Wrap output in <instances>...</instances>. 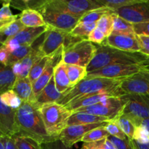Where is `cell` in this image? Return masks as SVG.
Returning a JSON list of instances; mask_svg holds the SVG:
<instances>
[{"label":"cell","mask_w":149,"mask_h":149,"mask_svg":"<svg viewBox=\"0 0 149 149\" xmlns=\"http://www.w3.org/2000/svg\"><path fill=\"white\" fill-rule=\"evenodd\" d=\"M123 79H112L101 77L85 78L64 93L58 103L66 106L82 97L99 94H108L115 97H120L125 95L121 87Z\"/></svg>","instance_id":"6da1fadb"},{"label":"cell","mask_w":149,"mask_h":149,"mask_svg":"<svg viewBox=\"0 0 149 149\" xmlns=\"http://www.w3.org/2000/svg\"><path fill=\"white\" fill-rule=\"evenodd\" d=\"M15 125L17 133L15 135L29 137L42 144L58 140L48 135L38 108L29 101L23 102L16 110Z\"/></svg>","instance_id":"7a4b0ae2"},{"label":"cell","mask_w":149,"mask_h":149,"mask_svg":"<svg viewBox=\"0 0 149 149\" xmlns=\"http://www.w3.org/2000/svg\"><path fill=\"white\" fill-rule=\"evenodd\" d=\"M141 52H127L106 45H97V51L87 67L88 73L113 64H141L148 59Z\"/></svg>","instance_id":"3957f363"},{"label":"cell","mask_w":149,"mask_h":149,"mask_svg":"<svg viewBox=\"0 0 149 149\" xmlns=\"http://www.w3.org/2000/svg\"><path fill=\"white\" fill-rule=\"evenodd\" d=\"M48 135L55 139L67 127V122L73 112L58 103H47L38 108Z\"/></svg>","instance_id":"277c9868"},{"label":"cell","mask_w":149,"mask_h":149,"mask_svg":"<svg viewBox=\"0 0 149 149\" xmlns=\"http://www.w3.org/2000/svg\"><path fill=\"white\" fill-rule=\"evenodd\" d=\"M97 51V45L88 39H81L64 47L63 61L67 65L85 67L90 64Z\"/></svg>","instance_id":"5b68a950"},{"label":"cell","mask_w":149,"mask_h":149,"mask_svg":"<svg viewBox=\"0 0 149 149\" xmlns=\"http://www.w3.org/2000/svg\"><path fill=\"white\" fill-rule=\"evenodd\" d=\"M122 97L125 105L121 114L128 118L135 127L141 121L149 119V96L125 94Z\"/></svg>","instance_id":"8992f818"},{"label":"cell","mask_w":149,"mask_h":149,"mask_svg":"<svg viewBox=\"0 0 149 149\" xmlns=\"http://www.w3.org/2000/svg\"><path fill=\"white\" fill-rule=\"evenodd\" d=\"M79 40L81 39L74 37L70 33L47 26L43 42L38 49L44 56H50L61 47H66Z\"/></svg>","instance_id":"52a82bcc"},{"label":"cell","mask_w":149,"mask_h":149,"mask_svg":"<svg viewBox=\"0 0 149 149\" xmlns=\"http://www.w3.org/2000/svg\"><path fill=\"white\" fill-rule=\"evenodd\" d=\"M44 7L56 11L81 16L103 6L97 0H46Z\"/></svg>","instance_id":"ba28073f"},{"label":"cell","mask_w":149,"mask_h":149,"mask_svg":"<svg viewBox=\"0 0 149 149\" xmlns=\"http://www.w3.org/2000/svg\"><path fill=\"white\" fill-rule=\"evenodd\" d=\"M125 105V100L122 96L120 97H110L107 100L97 103L93 106L82 108L75 112H83L96 116H103L109 120H114L122 113Z\"/></svg>","instance_id":"9c48e42d"},{"label":"cell","mask_w":149,"mask_h":149,"mask_svg":"<svg viewBox=\"0 0 149 149\" xmlns=\"http://www.w3.org/2000/svg\"><path fill=\"white\" fill-rule=\"evenodd\" d=\"M42 15L47 26L71 33V31L80 22L81 16L73 15L68 13L51 10L42 6L39 10Z\"/></svg>","instance_id":"30bf717a"},{"label":"cell","mask_w":149,"mask_h":149,"mask_svg":"<svg viewBox=\"0 0 149 149\" xmlns=\"http://www.w3.org/2000/svg\"><path fill=\"white\" fill-rule=\"evenodd\" d=\"M142 71L143 68L140 64H113L88 73L86 78L101 77L112 79H126L138 74Z\"/></svg>","instance_id":"8fae6325"},{"label":"cell","mask_w":149,"mask_h":149,"mask_svg":"<svg viewBox=\"0 0 149 149\" xmlns=\"http://www.w3.org/2000/svg\"><path fill=\"white\" fill-rule=\"evenodd\" d=\"M114 13L132 24L147 23L149 22V0H138L135 4L118 9Z\"/></svg>","instance_id":"7c38bea8"},{"label":"cell","mask_w":149,"mask_h":149,"mask_svg":"<svg viewBox=\"0 0 149 149\" xmlns=\"http://www.w3.org/2000/svg\"><path fill=\"white\" fill-rule=\"evenodd\" d=\"M64 47H60L55 53L50 55V60L48 63L47 65L45 68V71L42 74V75L38 78L37 80L32 84V95L31 97L29 102H33L37 96L40 94L44 88L46 87L49 82L52 78L53 77L54 71H55V67L58 64L63 60V51Z\"/></svg>","instance_id":"4fadbf2b"},{"label":"cell","mask_w":149,"mask_h":149,"mask_svg":"<svg viewBox=\"0 0 149 149\" xmlns=\"http://www.w3.org/2000/svg\"><path fill=\"white\" fill-rule=\"evenodd\" d=\"M103 45L122 51L141 52V47L138 35L133 33H122L112 32L103 42Z\"/></svg>","instance_id":"5bb4252c"},{"label":"cell","mask_w":149,"mask_h":149,"mask_svg":"<svg viewBox=\"0 0 149 149\" xmlns=\"http://www.w3.org/2000/svg\"><path fill=\"white\" fill-rule=\"evenodd\" d=\"M108 122L90 125H77L67 126L59 135V140L68 148H72L77 143L81 141V138L90 131L96 128L104 127Z\"/></svg>","instance_id":"9a60e30c"},{"label":"cell","mask_w":149,"mask_h":149,"mask_svg":"<svg viewBox=\"0 0 149 149\" xmlns=\"http://www.w3.org/2000/svg\"><path fill=\"white\" fill-rule=\"evenodd\" d=\"M121 87L125 94L149 96V72L143 70L138 74L124 79Z\"/></svg>","instance_id":"2e32d148"},{"label":"cell","mask_w":149,"mask_h":149,"mask_svg":"<svg viewBox=\"0 0 149 149\" xmlns=\"http://www.w3.org/2000/svg\"><path fill=\"white\" fill-rule=\"evenodd\" d=\"M15 111L4 105L0 98V130L5 135L13 137L17 133Z\"/></svg>","instance_id":"e0dca14e"},{"label":"cell","mask_w":149,"mask_h":149,"mask_svg":"<svg viewBox=\"0 0 149 149\" xmlns=\"http://www.w3.org/2000/svg\"><path fill=\"white\" fill-rule=\"evenodd\" d=\"M62 95L63 94L59 93L57 90L54 78L52 77L47 85L42 90L40 94L35 99L34 101L31 102V103L39 108L42 105L47 104V103H58L62 97Z\"/></svg>","instance_id":"ac0fdd59"},{"label":"cell","mask_w":149,"mask_h":149,"mask_svg":"<svg viewBox=\"0 0 149 149\" xmlns=\"http://www.w3.org/2000/svg\"><path fill=\"white\" fill-rule=\"evenodd\" d=\"M47 26L42 27H25L15 36H13L20 46H31L32 44L46 32Z\"/></svg>","instance_id":"d6986e66"},{"label":"cell","mask_w":149,"mask_h":149,"mask_svg":"<svg viewBox=\"0 0 149 149\" xmlns=\"http://www.w3.org/2000/svg\"><path fill=\"white\" fill-rule=\"evenodd\" d=\"M53 78L55 87L58 91L61 94H63L64 93L72 88L67 74L66 64L63 61V60L55 67Z\"/></svg>","instance_id":"ffe728a7"},{"label":"cell","mask_w":149,"mask_h":149,"mask_svg":"<svg viewBox=\"0 0 149 149\" xmlns=\"http://www.w3.org/2000/svg\"><path fill=\"white\" fill-rule=\"evenodd\" d=\"M19 19L25 27L36 28L47 26L40 12L33 9H27L19 14Z\"/></svg>","instance_id":"44dd1931"},{"label":"cell","mask_w":149,"mask_h":149,"mask_svg":"<svg viewBox=\"0 0 149 149\" xmlns=\"http://www.w3.org/2000/svg\"><path fill=\"white\" fill-rule=\"evenodd\" d=\"M109 119L103 116H96L83 112L73 113L67 122V126L77 125H90V124L102 123L109 122Z\"/></svg>","instance_id":"7402d4cb"},{"label":"cell","mask_w":149,"mask_h":149,"mask_svg":"<svg viewBox=\"0 0 149 149\" xmlns=\"http://www.w3.org/2000/svg\"><path fill=\"white\" fill-rule=\"evenodd\" d=\"M110 97H113V96L108 94H99L87 96V97H82V98L79 99V100H77V101L73 102V103H69V104L66 105L65 106H66L69 110H71L74 113V111H76L78 109L95 105L97 103H99L100 102H103L104 100H107ZM113 97H115V96H113Z\"/></svg>","instance_id":"603a6c76"},{"label":"cell","mask_w":149,"mask_h":149,"mask_svg":"<svg viewBox=\"0 0 149 149\" xmlns=\"http://www.w3.org/2000/svg\"><path fill=\"white\" fill-rule=\"evenodd\" d=\"M16 79L11 66L0 63V95L13 90Z\"/></svg>","instance_id":"cb8c5ba5"},{"label":"cell","mask_w":149,"mask_h":149,"mask_svg":"<svg viewBox=\"0 0 149 149\" xmlns=\"http://www.w3.org/2000/svg\"><path fill=\"white\" fill-rule=\"evenodd\" d=\"M13 90L20 97L23 102H28L32 95V83L29 77L17 78Z\"/></svg>","instance_id":"d4e9b609"},{"label":"cell","mask_w":149,"mask_h":149,"mask_svg":"<svg viewBox=\"0 0 149 149\" xmlns=\"http://www.w3.org/2000/svg\"><path fill=\"white\" fill-rule=\"evenodd\" d=\"M66 71L71 87H74L87 77V68L79 65H67Z\"/></svg>","instance_id":"484cf974"},{"label":"cell","mask_w":149,"mask_h":149,"mask_svg":"<svg viewBox=\"0 0 149 149\" xmlns=\"http://www.w3.org/2000/svg\"><path fill=\"white\" fill-rule=\"evenodd\" d=\"M42 57H44V55L39 52V49H34L30 55L26 57L23 61H20L21 63V73L17 78L29 77V74L33 64Z\"/></svg>","instance_id":"4316f807"},{"label":"cell","mask_w":149,"mask_h":149,"mask_svg":"<svg viewBox=\"0 0 149 149\" xmlns=\"http://www.w3.org/2000/svg\"><path fill=\"white\" fill-rule=\"evenodd\" d=\"M25 28L23 23L18 18L15 20L12 23L9 24L6 27L3 28L0 30V42L2 45L7 39L15 36L20 31Z\"/></svg>","instance_id":"83f0119b"},{"label":"cell","mask_w":149,"mask_h":149,"mask_svg":"<svg viewBox=\"0 0 149 149\" xmlns=\"http://www.w3.org/2000/svg\"><path fill=\"white\" fill-rule=\"evenodd\" d=\"M10 7V1H2V6L0 8V30L19 17V15L13 14Z\"/></svg>","instance_id":"f1b7e54d"},{"label":"cell","mask_w":149,"mask_h":149,"mask_svg":"<svg viewBox=\"0 0 149 149\" xmlns=\"http://www.w3.org/2000/svg\"><path fill=\"white\" fill-rule=\"evenodd\" d=\"M113 32L122 33H133L134 31L133 24L127 21L122 17L118 15L113 12Z\"/></svg>","instance_id":"f546056e"},{"label":"cell","mask_w":149,"mask_h":149,"mask_svg":"<svg viewBox=\"0 0 149 149\" xmlns=\"http://www.w3.org/2000/svg\"><path fill=\"white\" fill-rule=\"evenodd\" d=\"M95 29H96L95 23H90L79 22L70 33L74 37L79 38L81 39H87L89 35Z\"/></svg>","instance_id":"4dcf8cb0"},{"label":"cell","mask_w":149,"mask_h":149,"mask_svg":"<svg viewBox=\"0 0 149 149\" xmlns=\"http://www.w3.org/2000/svg\"><path fill=\"white\" fill-rule=\"evenodd\" d=\"M49 60H50V56H44L41 58L40 59L38 60L33 64L29 74V78L30 81H31L32 84L36 80H37L38 78L42 75L46 66L47 65Z\"/></svg>","instance_id":"1f68e13d"},{"label":"cell","mask_w":149,"mask_h":149,"mask_svg":"<svg viewBox=\"0 0 149 149\" xmlns=\"http://www.w3.org/2000/svg\"><path fill=\"white\" fill-rule=\"evenodd\" d=\"M0 98L4 105L15 111L18 109L23 103L20 97L13 90H8L0 95Z\"/></svg>","instance_id":"d6a6232c"},{"label":"cell","mask_w":149,"mask_h":149,"mask_svg":"<svg viewBox=\"0 0 149 149\" xmlns=\"http://www.w3.org/2000/svg\"><path fill=\"white\" fill-rule=\"evenodd\" d=\"M113 12L109 13L103 15L96 23V28L101 31L106 38L110 36L113 32Z\"/></svg>","instance_id":"836d02e7"},{"label":"cell","mask_w":149,"mask_h":149,"mask_svg":"<svg viewBox=\"0 0 149 149\" xmlns=\"http://www.w3.org/2000/svg\"><path fill=\"white\" fill-rule=\"evenodd\" d=\"M113 121L117 124L119 128L129 139H132L136 127L128 118L120 114Z\"/></svg>","instance_id":"e575fe53"},{"label":"cell","mask_w":149,"mask_h":149,"mask_svg":"<svg viewBox=\"0 0 149 149\" xmlns=\"http://www.w3.org/2000/svg\"><path fill=\"white\" fill-rule=\"evenodd\" d=\"M112 10H111L110 9L107 8V7H102L100 8L96 9V10H93L92 11L88 12L86 14H84V15L81 17L80 22L81 23H97V22L103 17V15H105L106 14L109 13H111Z\"/></svg>","instance_id":"d590c367"},{"label":"cell","mask_w":149,"mask_h":149,"mask_svg":"<svg viewBox=\"0 0 149 149\" xmlns=\"http://www.w3.org/2000/svg\"><path fill=\"white\" fill-rule=\"evenodd\" d=\"M18 149H42V143L33 138L25 136H13Z\"/></svg>","instance_id":"8d00e7d4"},{"label":"cell","mask_w":149,"mask_h":149,"mask_svg":"<svg viewBox=\"0 0 149 149\" xmlns=\"http://www.w3.org/2000/svg\"><path fill=\"white\" fill-rule=\"evenodd\" d=\"M33 49H34V48L32 47L31 46H20L16 50L10 53L8 65L12 66L15 63L23 61L26 57H27L28 55L31 53Z\"/></svg>","instance_id":"74e56055"},{"label":"cell","mask_w":149,"mask_h":149,"mask_svg":"<svg viewBox=\"0 0 149 149\" xmlns=\"http://www.w3.org/2000/svg\"><path fill=\"white\" fill-rule=\"evenodd\" d=\"M110 136L109 132L106 131L104 127L96 128L87 132L82 138L81 141L83 143H92L95 141H101V140L108 138Z\"/></svg>","instance_id":"f35d334b"},{"label":"cell","mask_w":149,"mask_h":149,"mask_svg":"<svg viewBox=\"0 0 149 149\" xmlns=\"http://www.w3.org/2000/svg\"><path fill=\"white\" fill-rule=\"evenodd\" d=\"M103 7H107L114 12L122 7H127L137 2L138 0H97Z\"/></svg>","instance_id":"ab89813d"},{"label":"cell","mask_w":149,"mask_h":149,"mask_svg":"<svg viewBox=\"0 0 149 149\" xmlns=\"http://www.w3.org/2000/svg\"><path fill=\"white\" fill-rule=\"evenodd\" d=\"M81 149H116L109 138L92 143H84Z\"/></svg>","instance_id":"60d3db41"},{"label":"cell","mask_w":149,"mask_h":149,"mask_svg":"<svg viewBox=\"0 0 149 149\" xmlns=\"http://www.w3.org/2000/svg\"><path fill=\"white\" fill-rule=\"evenodd\" d=\"M104 128L109 132L111 136H113L121 140H125L127 138V137L125 135V134L122 132V130L119 128L117 124L113 120L108 122L104 126Z\"/></svg>","instance_id":"b9f144b4"},{"label":"cell","mask_w":149,"mask_h":149,"mask_svg":"<svg viewBox=\"0 0 149 149\" xmlns=\"http://www.w3.org/2000/svg\"><path fill=\"white\" fill-rule=\"evenodd\" d=\"M132 140H134L140 143H149V131L141 125L136 127Z\"/></svg>","instance_id":"7bdbcfd3"},{"label":"cell","mask_w":149,"mask_h":149,"mask_svg":"<svg viewBox=\"0 0 149 149\" xmlns=\"http://www.w3.org/2000/svg\"><path fill=\"white\" fill-rule=\"evenodd\" d=\"M108 138L110 140L116 149H135L131 143L130 139L128 138L125 140H121L110 135Z\"/></svg>","instance_id":"ee69618b"},{"label":"cell","mask_w":149,"mask_h":149,"mask_svg":"<svg viewBox=\"0 0 149 149\" xmlns=\"http://www.w3.org/2000/svg\"><path fill=\"white\" fill-rule=\"evenodd\" d=\"M106 39V36H105L104 33L101 31L99 30L98 29H95L93 31L90 33V34L89 35L88 39L90 42L95 44V45H103V42H105Z\"/></svg>","instance_id":"f6af8a7d"},{"label":"cell","mask_w":149,"mask_h":149,"mask_svg":"<svg viewBox=\"0 0 149 149\" xmlns=\"http://www.w3.org/2000/svg\"><path fill=\"white\" fill-rule=\"evenodd\" d=\"M134 31L137 35L149 36V22L133 24Z\"/></svg>","instance_id":"bcb514c9"},{"label":"cell","mask_w":149,"mask_h":149,"mask_svg":"<svg viewBox=\"0 0 149 149\" xmlns=\"http://www.w3.org/2000/svg\"><path fill=\"white\" fill-rule=\"evenodd\" d=\"M42 149H72L65 146L61 140L58 139L51 142L42 144Z\"/></svg>","instance_id":"7dc6e473"},{"label":"cell","mask_w":149,"mask_h":149,"mask_svg":"<svg viewBox=\"0 0 149 149\" xmlns=\"http://www.w3.org/2000/svg\"><path fill=\"white\" fill-rule=\"evenodd\" d=\"M140 44H141V52L149 58V36L138 35Z\"/></svg>","instance_id":"c3c4849f"},{"label":"cell","mask_w":149,"mask_h":149,"mask_svg":"<svg viewBox=\"0 0 149 149\" xmlns=\"http://www.w3.org/2000/svg\"><path fill=\"white\" fill-rule=\"evenodd\" d=\"M10 52L7 49L4 45L0 46V63L4 65H8L9 58Z\"/></svg>","instance_id":"681fc988"},{"label":"cell","mask_w":149,"mask_h":149,"mask_svg":"<svg viewBox=\"0 0 149 149\" xmlns=\"http://www.w3.org/2000/svg\"><path fill=\"white\" fill-rule=\"evenodd\" d=\"M5 149H18L16 146L15 140L13 137L8 135H4L1 137Z\"/></svg>","instance_id":"f907efd6"},{"label":"cell","mask_w":149,"mask_h":149,"mask_svg":"<svg viewBox=\"0 0 149 149\" xmlns=\"http://www.w3.org/2000/svg\"><path fill=\"white\" fill-rule=\"evenodd\" d=\"M130 141L135 149H149V143H140L132 139H130Z\"/></svg>","instance_id":"816d5d0a"},{"label":"cell","mask_w":149,"mask_h":149,"mask_svg":"<svg viewBox=\"0 0 149 149\" xmlns=\"http://www.w3.org/2000/svg\"><path fill=\"white\" fill-rule=\"evenodd\" d=\"M11 67L12 69H13V73H14V74L17 78V77L20 76V73H21V63H20V62L15 63L13 64Z\"/></svg>","instance_id":"f5cc1de1"},{"label":"cell","mask_w":149,"mask_h":149,"mask_svg":"<svg viewBox=\"0 0 149 149\" xmlns=\"http://www.w3.org/2000/svg\"><path fill=\"white\" fill-rule=\"evenodd\" d=\"M140 125L146 128V129L149 131V119H144V120L141 121V122H140V123L138 124V126H140ZM138 126H137V127H138Z\"/></svg>","instance_id":"db71d44e"},{"label":"cell","mask_w":149,"mask_h":149,"mask_svg":"<svg viewBox=\"0 0 149 149\" xmlns=\"http://www.w3.org/2000/svg\"><path fill=\"white\" fill-rule=\"evenodd\" d=\"M140 65H141V67H142L143 71H148V72H149V58L146 61L140 64Z\"/></svg>","instance_id":"11a10c76"},{"label":"cell","mask_w":149,"mask_h":149,"mask_svg":"<svg viewBox=\"0 0 149 149\" xmlns=\"http://www.w3.org/2000/svg\"><path fill=\"white\" fill-rule=\"evenodd\" d=\"M1 137L2 136H0V149H5L4 148V143H3L2 139H1Z\"/></svg>","instance_id":"9f6ffc18"},{"label":"cell","mask_w":149,"mask_h":149,"mask_svg":"<svg viewBox=\"0 0 149 149\" xmlns=\"http://www.w3.org/2000/svg\"><path fill=\"white\" fill-rule=\"evenodd\" d=\"M4 135H4V134L1 132V130H0V136H4Z\"/></svg>","instance_id":"6f0895ef"},{"label":"cell","mask_w":149,"mask_h":149,"mask_svg":"<svg viewBox=\"0 0 149 149\" xmlns=\"http://www.w3.org/2000/svg\"><path fill=\"white\" fill-rule=\"evenodd\" d=\"M1 45H1V42H0V46H1Z\"/></svg>","instance_id":"680465c9"}]
</instances>
